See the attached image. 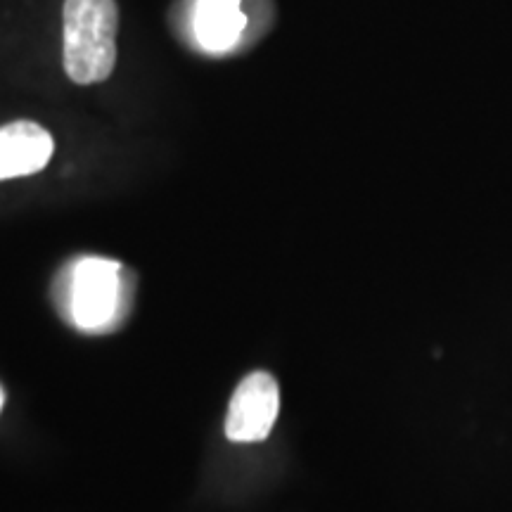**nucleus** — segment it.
I'll use <instances>...</instances> for the list:
<instances>
[{
    "label": "nucleus",
    "mask_w": 512,
    "mask_h": 512,
    "mask_svg": "<svg viewBox=\"0 0 512 512\" xmlns=\"http://www.w3.org/2000/svg\"><path fill=\"white\" fill-rule=\"evenodd\" d=\"M53 297L60 316L86 335H105L128 318L133 275L105 256H79L55 278Z\"/></svg>",
    "instance_id": "obj_1"
},
{
    "label": "nucleus",
    "mask_w": 512,
    "mask_h": 512,
    "mask_svg": "<svg viewBox=\"0 0 512 512\" xmlns=\"http://www.w3.org/2000/svg\"><path fill=\"white\" fill-rule=\"evenodd\" d=\"M280 413V389L271 373H249L230 399L226 415V437L230 441H264Z\"/></svg>",
    "instance_id": "obj_3"
},
{
    "label": "nucleus",
    "mask_w": 512,
    "mask_h": 512,
    "mask_svg": "<svg viewBox=\"0 0 512 512\" xmlns=\"http://www.w3.org/2000/svg\"><path fill=\"white\" fill-rule=\"evenodd\" d=\"M195 36L209 53H226L238 46L247 29V15L242 0H197L195 3Z\"/></svg>",
    "instance_id": "obj_5"
},
{
    "label": "nucleus",
    "mask_w": 512,
    "mask_h": 512,
    "mask_svg": "<svg viewBox=\"0 0 512 512\" xmlns=\"http://www.w3.org/2000/svg\"><path fill=\"white\" fill-rule=\"evenodd\" d=\"M53 136L36 121L0 126V181L38 174L53 157Z\"/></svg>",
    "instance_id": "obj_4"
},
{
    "label": "nucleus",
    "mask_w": 512,
    "mask_h": 512,
    "mask_svg": "<svg viewBox=\"0 0 512 512\" xmlns=\"http://www.w3.org/2000/svg\"><path fill=\"white\" fill-rule=\"evenodd\" d=\"M64 72L79 86L107 81L117 64V0H64Z\"/></svg>",
    "instance_id": "obj_2"
},
{
    "label": "nucleus",
    "mask_w": 512,
    "mask_h": 512,
    "mask_svg": "<svg viewBox=\"0 0 512 512\" xmlns=\"http://www.w3.org/2000/svg\"><path fill=\"white\" fill-rule=\"evenodd\" d=\"M3 401H5V396H3V389H0V411H3Z\"/></svg>",
    "instance_id": "obj_6"
}]
</instances>
